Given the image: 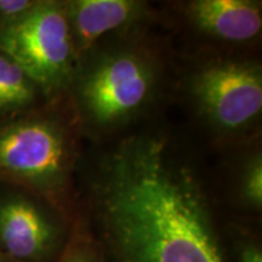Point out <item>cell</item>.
<instances>
[{"mask_svg":"<svg viewBox=\"0 0 262 262\" xmlns=\"http://www.w3.org/2000/svg\"><path fill=\"white\" fill-rule=\"evenodd\" d=\"M193 91L204 113L221 129L238 130L261 113V70L248 62L206 66L195 77Z\"/></svg>","mask_w":262,"mask_h":262,"instance_id":"8992f818","label":"cell"},{"mask_svg":"<svg viewBox=\"0 0 262 262\" xmlns=\"http://www.w3.org/2000/svg\"><path fill=\"white\" fill-rule=\"evenodd\" d=\"M37 4L38 0H0V26L22 17Z\"/></svg>","mask_w":262,"mask_h":262,"instance_id":"4fadbf2b","label":"cell"},{"mask_svg":"<svg viewBox=\"0 0 262 262\" xmlns=\"http://www.w3.org/2000/svg\"><path fill=\"white\" fill-rule=\"evenodd\" d=\"M137 9L139 4L130 0H79L70 3L66 14L77 54L93 47L104 34L131 21Z\"/></svg>","mask_w":262,"mask_h":262,"instance_id":"ba28073f","label":"cell"},{"mask_svg":"<svg viewBox=\"0 0 262 262\" xmlns=\"http://www.w3.org/2000/svg\"><path fill=\"white\" fill-rule=\"evenodd\" d=\"M57 262H108L90 221L80 219L74 222Z\"/></svg>","mask_w":262,"mask_h":262,"instance_id":"30bf717a","label":"cell"},{"mask_svg":"<svg viewBox=\"0 0 262 262\" xmlns=\"http://www.w3.org/2000/svg\"><path fill=\"white\" fill-rule=\"evenodd\" d=\"M242 195L245 204L254 211H260L262 206V162L257 156L245 169L242 181Z\"/></svg>","mask_w":262,"mask_h":262,"instance_id":"7c38bea8","label":"cell"},{"mask_svg":"<svg viewBox=\"0 0 262 262\" xmlns=\"http://www.w3.org/2000/svg\"><path fill=\"white\" fill-rule=\"evenodd\" d=\"M191 17L203 31L228 41H248L262 27L261 8L247 0H198L189 4Z\"/></svg>","mask_w":262,"mask_h":262,"instance_id":"52a82bcc","label":"cell"},{"mask_svg":"<svg viewBox=\"0 0 262 262\" xmlns=\"http://www.w3.org/2000/svg\"><path fill=\"white\" fill-rule=\"evenodd\" d=\"M155 88V70L146 57L119 51L101 60L80 85V102L90 120L110 126L145 104Z\"/></svg>","mask_w":262,"mask_h":262,"instance_id":"277c9868","label":"cell"},{"mask_svg":"<svg viewBox=\"0 0 262 262\" xmlns=\"http://www.w3.org/2000/svg\"><path fill=\"white\" fill-rule=\"evenodd\" d=\"M67 160V140L54 119L26 116L0 123V180L31 188L58 210L56 189Z\"/></svg>","mask_w":262,"mask_h":262,"instance_id":"3957f363","label":"cell"},{"mask_svg":"<svg viewBox=\"0 0 262 262\" xmlns=\"http://www.w3.org/2000/svg\"><path fill=\"white\" fill-rule=\"evenodd\" d=\"M0 51L27 74L40 93L52 95L62 89L77 56L63 6L38 2L22 17L0 26Z\"/></svg>","mask_w":262,"mask_h":262,"instance_id":"7a4b0ae2","label":"cell"},{"mask_svg":"<svg viewBox=\"0 0 262 262\" xmlns=\"http://www.w3.org/2000/svg\"><path fill=\"white\" fill-rule=\"evenodd\" d=\"M38 88L8 55L0 51V117L26 110L37 100Z\"/></svg>","mask_w":262,"mask_h":262,"instance_id":"9c48e42d","label":"cell"},{"mask_svg":"<svg viewBox=\"0 0 262 262\" xmlns=\"http://www.w3.org/2000/svg\"><path fill=\"white\" fill-rule=\"evenodd\" d=\"M71 229L61 210L32 193L0 195V253L14 262H57Z\"/></svg>","mask_w":262,"mask_h":262,"instance_id":"5b68a950","label":"cell"},{"mask_svg":"<svg viewBox=\"0 0 262 262\" xmlns=\"http://www.w3.org/2000/svg\"><path fill=\"white\" fill-rule=\"evenodd\" d=\"M90 225L108 262H228L201 185L160 137L107 159Z\"/></svg>","mask_w":262,"mask_h":262,"instance_id":"6da1fadb","label":"cell"},{"mask_svg":"<svg viewBox=\"0 0 262 262\" xmlns=\"http://www.w3.org/2000/svg\"><path fill=\"white\" fill-rule=\"evenodd\" d=\"M0 262H14V261L10 260L9 257H6L5 255H3L2 253H0Z\"/></svg>","mask_w":262,"mask_h":262,"instance_id":"5bb4252c","label":"cell"},{"mask_svg":"<svg viewBox=\"0 0 262 262\" xmlns=\"http://www.w3.org/2000/svg\"><path fill=\"white\" fill-rule=\"evenodd\" d=\"M228 262H262V248L256 232L247 226H234L231 234Z\"/></svg>","mask_w":262,"mask_h":262,"instance_id":"8fae6325","label":"cell"}]
</instances>
